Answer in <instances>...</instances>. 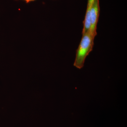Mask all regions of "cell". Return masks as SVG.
Here are the masks:
<instances>
[{"label": "cell", "mask_w": 127, "mask_h": 127, "mask_svg": "<svg viewBox=\"0 0 127 127\" xmlns=\"http://www.w3.org/2000/svg\"><path fill=\"white\" fill-rule=\"evenodd\" d=\"M82 35L76 52V58L73 64L76 68L80 69L84 66L86 58L93 50L95 37L89 31Z\"/></svg>", "instance_id": "6da1fadb"}, {"label": "cell", "mask_w": 127, "mask_h": 127, "mask_svg": "<svg viewBox=\"0 0 127 127\" xmlns=\"http://www.w3.org/2000/svg\"><path fill=\"white\" fill-rule=\"evenodd\" d=\"M100 13L99 0H94L90 11L91 27L89 32L95 37L97 35V26Z\"/></svg>", "instance_id": "7a4b0ae2"}, {"label": "cell", "mask_w": 127, "mask_h": 127, "mask_svg": "<svg viewBox=\"0 0 127 127\" xmlns=\"http://www.w3.org/2000/svg\"><path fill=\"white\" fill-rule=\"evenodd\" d=\"M94 0H88L86 12L83 21V28L82 34H83L89 31L91 27L90 23V11L91 6Z\"/></svg>", "instance_id": "3957f363"}, {"label": "cell", "mask_w": 127, "mask_h": 127, "mask_svg": "<svg viewBox=\"0 0 127 127\" xmlns=\"http://www.w3.org/2000/svg\"><path fill=\"white\" fill-rule=\"evenodd\" d=\"M23 0L25 1L26 3H28L31 2V1H34L35 0Z\"/></svg>", "instance_id": "277c9868"}]
</instances>
